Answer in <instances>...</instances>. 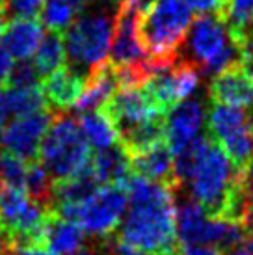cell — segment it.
<instances>
[{"label": "cell", "instance_id": "cell-1", "mask_svg": "<svg viewBox=\"0 0 253 255\" xmlns=\"http://www.w3.org/2000/svg\"><path fill=\"white\" fill-rule=\"evenodd\" d=\"M128 203L114 237L123 244L156 255H179L175 190L168 184L132 175Z\"/></svg>", "mask_w": 253, "mask_h": 255}, {"label": "cell", "instance_id": "cell-2", "mask_svg": "<svg viewBox=\"0 0 253 255\" xmlns=\"http://www.w3.org/2000/svg\"><path fill=\"white\" fill-rule=\"evenodd\" d=\"M192 24V11L183 0H151L141 9L138 37L153 73L175 64Z\"/></svg>", "mask_w": 253, "mask_h": 255}, {"label": "cell", "instance_id": "cell-3", "mask_svg": "<svg viewBox=\"0 0 253 255\" xmlns=\"http://www.w3.org/2000/svg\"><path fill=\"white\" fill-rule=\"evenodd\" d=\"M39 162L49 171L52 183L78 175L90 166L92 153L77 120L67 114L54 116L39 145Z\"/></svg>", "mask_w": 253, "mask_h": 255}, {"label": "cell", "instance_id": "cell-4", "mask_svg": "<svg viewBox=\"0 0 253 255\" xmlns=\"http://www.w3.org/2000/svg\"><path fill=\"white\" fill-rule=\"evenodd\" d=\"M128 203V190L123 184H99L78 205L52 209L62 218L71 220L97 241L112 237L121 224Z\"/></svg>", "mask_w": 253, "mask_h": 255}, {"label": "cell", "instance_id": "cell-5", "mask_svg": "<svg viewBox=\"0 0 253 255\" xmlns=\"http://www.w3.org/2000/svg\"><path fill=\"white\" fill-rule=\"evenodd\" d=\"M190 36H186L188 62L196 65L199 73L216 75L240 64V52L233 41L227 26L218 15H199L190 24Z\"/></svg>", "mask_w": 253, "mask_h": 255}, {"label": "cell", "instance_id": "cell-6", "mask_svg": "<svg viewBox=\"0 0 253 255\" xmlns=\"http://www.w3.org/2000/svg\"><path fill=\"white\" fill-rule=\"evenodd\" d=\"M207 132L237 170H248L253 162V121L244 108L212 103L207 112Z\"/></svg>", "mask_w": 253, "mask_h": 255}, {"label": "cell", "instance_id": "cell-7", "mask_svg": "<svg viewBox=\"0 0 253 255\" xmlns=\"http://www.w3.org/2000/svg\"><path fill=\"white\" fill-rule=\"evenodd\" d=\"M112 24L110 15L103 11L82 15L71 22L63 32L65 54L71 62L88 71L106 62L112 41Z\"/></svg>", "mask_w": 253, "mask_h": 255}, {"label": "cell", "instance_id": "cell-8", "mask_svg": "<svg viewBox=\"0 0 253 255\" xmlns=\"http://www.w3.org/2000/svg\"><path fill=\"white\" fill-rule=\"evenodd\" d=\"M177 241L179 244H214L224 252L235 246L246 235V227L207 216L196 201H183L177 209Z\"/></svg>", "mask_w": 253, "mask_h": 255}, {"label": "cell", "instance_id": "cell-9", "mask_svg": "<svg viewBox=\"0 0 253 255\" xmlns=\"http://www.w3.org/2000/svg\"><path fill=\"white\" fill-rule=\"evenodd\" d=\"M143 7L134 2H120L112 24V41L106 62L114 69L120 67H145L151 75L149 58L138 37V21Z\"/></svg>", "mask_w": 253, "mask_h": 255}, {"label": "cell", "instance_id": "cell-10", "mask_svg": "<svg viewBox=\"0 0 253 255\" xmlns=\"http://www.w3.org/2000/svg\"><path fill=\"white\" fill-rule=\"evenodd\" d=\"M199 75V69L192 62L177 58L175 64L153 73L143 82V88L153 99L158 112L166 116L171 108L196 92Z\"/></svg>", "mask_w": 253, "mask_h": 255}, {"label": "cell", "instance_id": "cell-11", "mask_svg": "<svg viewBox=\"0 0 253 255\" xmlns=\"http://www.w3.org/2000/svg\"><path fill=\"white\" fill-rule=\"evenodd\" d=\"M54 112L41 108L30 114L17 116L0 132V147L21 158L24 162H35L39 158V145Z\"/></svg>", "mask_w": 253, "mask_h": 255}, {"label": "cell", "instance_id": "cell-12", "mask_svg": "<svg viewBox=\"0 0 253 255\" xmlns=\"http://www.w3.org/2000/svg\"><path fill=\"white\" fill-rule=\"evenodd\" d=\"M101 110L112 121L118 134L130 128L136 123H141V121L160 114L143 86L118 88Z\"/></svg>", "mask_w": 253, "mask_h": 255}, {"label": "cell", "instance_id": "cell-13", "mask_svg": "<svg viewBox=\"0 0 253 255\" xmlns=\"http://www.w3.org/2000/svg\"><path fill=\"white\" fill-rule=\"evenodd\" d=\"M203 121L205 107L199 99L181 101L166 114V142L173 155L196 140Z\"/></svg>", "mask_w": 253, "mask_h": 255}, {"label": "cell", "instance_id": "cell-14", "mask_svg": "<svg viewBox=\"0 0 253 255\" xmlns=\"http://www.w3.org/2000/svg\"><path fill=\"white\" fill-rule=\"evenodd\" d=\"M211 103L246 108L253 103V77L246 73L240 64L212 75L209 84Z\"/></svg>", "mask_w": 253, "mask_h": 255}, {"label": "cell", "instance_id": "cell-15", "mask_svg": "<svg viewBox=\"0 0 253 255\" xmlns=\"http://www.w3.org/2000/svg\"><path fill=\"white\" fill-rule=\"evenodd\" d=\"M86 77L88 75L67 65H62L60 69L47 75L41 82V92L45 95L47 107L56 112H65L69 108H75L77 101L84 92Z\"/></svg>", "mask_w": 253, "mask_h": 255}, {"label": "cell", "instance_id": "cell-16", "mask_svg": "<svg viewBox=\"0 0 253 255\" xmlns=\"http://www.w3.org/2000/svg\"><path fill=\"white\" fill-rule=\"evenodd\" d=\"M173 158H175V155L171 153L168 142L162 140V142L143 149L136 155H130V168H132L134 175H138V177L168 184L173 190H177L179 183L175 179Z\"/></svg>", "mask_w": 253, "mask_h": 255}, {"label": "cell", "instance_id": "cell-17", "mask_svg": "<svg viewBox=\"0 0 253 255\" xmlns=\"http://www.w3.org/2000/svg\"><path fill=\"white\" fill-rule=\"evenodd\" d=\"M43 24L34 19H13L7 21L2 34V47L15 60H28L43 39Z\"/></svg>", "mask_w": 253, "mask_h": 255}, {"label": "cell", "instance_id": "cell-18", "mask_svg": "<svg viewBox=\"0 0 253 255\" xmlns=\"http://www.w3.org/2000/svg\"><path fill=\"white\" fill-rule=\"evenodd\" d=\"M93 177L99 184H123L126 186L132 179V168H130V156L126 151L116 143L112 147L97 151V155L90 160Z\"/></svg>", "mask_w": 253, "mask_h": 255}, {"label": "cell", "instance_id": "cell-19", "mask_svg": "<svg viewBox=\"0 0 253 255\" xmlns=\"http://www.w3.org/2000/svg\"><path fill=\"white\" fill-rule=\"evenodd\" d=\"M84 229L78 224L62 218L50 209L45 226L43 250L50 255H69L80 246H84Z\"/></svg>", "mask_w": 253, "mask_h": 255}, {"label": "cell", "instance_id": "cell-20", "mask_svg": "<svg viewBox=\"0 0 253 255\" xmlns=\"http://www.w3.org/2000/svg\"><path fill=\"white\" fill-rule=\"evenodd\" d=\"M118 90V78L116 71L108 62H103L101 65L93 67L88 71L86 77L84 92L77 101L78 112H88V110H101L103 105L110 99V95Z\"/></svg>", "mask_w": 253, "mask_h": 255}, {"label": "cell", "instance_id": "cell-21", "mask_svg": "<svg viewBox=\"0 0 253 255\" xmlns=\"http://www.w3.org/2000/svg\"><path fill=\"white\" fill-rule=\"evenodd\" d=\"M78 114H80L77 120L78 127L82 130L86 142L93 149L103 151L118 143V132L103 110H88Z\"/></svg>", "mask_w": 253, "mask_h": 255}, {"label": "cell", "instance_id": "cell-22", "mask_svg": "<svg viewBox=\"0 0 253 255\" xmlns=\"http://www.w3.org/2000/svg\"><path fill=\"white\" fill-rule=\"evenodd\" d=\"M34 54V65L41 77H47L52 71L60 69L62 65H65L67 54H65V45H63L62 34L49 32L47 36H43L41 43H39V47H37Z\"/></svg>", "mask_w": 253, "mask_h": 255}, {"label": "cell", "instance_id": "cell-23", "mask_svg": "<svg viewBox=\"0 0 253 255\" xmlns=\"http://www.w3.org/2000/svg\"><path fill=\"white\" fill-rule=\"evenodd\" d=\"M224 22L231 37L253 28V0H225Z\"/></svg>", "mask_w": 253, "mask_h": 255}, {"label": "cell", "instance_id": "cell-24", "mask_svg": "<svg viewBox=\"0 0 253 255\" xmlns=\"http://www.w3.org/2000/svg\"><path fill=\"white\" fill-rule=\"evenodd\" d=\"M41 19L45 28L49 32L63 34L69 28L73 19H77V13L73 11L67 0H45L41 9Z\"/></svg>", "mask_w": 253, "mask_h": 255}, {"label": "cell", "instance_id": "cell-25", "mask_svg": "<svg viewBox=\"0 0 253 255\" xmlns=\"http://www.w3.org/2000/svg\"><path fill=\"white\" fill-rule=\"evenodd\" d=\"M41 75L37 73L34 62L21 60L11 67V73L7 77V82L4 86H13V88H30V86H39Z\"/></svg>", "mask_w": 253, "mask_h": 255}, {"label": "cell", "instance_id": "cell-26", "mask_svg": "<svg viewBox=\"0 0 253 255\" xmlns=\"http://www.w3.org/2000/svg\"><path fill=\"white\" fill-rule=\"evenodd\" d=\"M45 0H4L7 17L15 19H34L41 13Z\"/></svg>", "mask_w": 253, "mask_h": 255}, {"label": "cell", "instance_id": "cell-27", "mask_svg": "<svg viewBox=\"0 0 253 255\" xmlns=\"http://www.w3.org/2000/svg\"><path fill=\"white\" fill-rule=\"evenodd\" d=\"M192 13L199 15H218L224 17L225 0H183Z\"/></svg>", "mask_w": 253, "mask_h": 255}, {"label": "cell", "instance_id": "cell-28", "mask_svg": "<svg viewBox=\"0 0 253 255\" xmlns=\"http://www.w3.org/2000/svg\"><path fill=\"white\" fill-rule=\"evenodd\" d=\"M179 255H225L214 244H179Z\"/></svg>", "mask_w": 253, "mask_h": 255}, {"label": "cell", "instance_id": "cell-29", "mask_svg": "<svg viewBox=\"0 0 253 255\" xmlns=\"http://www.w3.org/2000/svg\"><path fill=\"white\" fill-rule=\"evenodd\" d=\"M11 67H13V62H11V56L7 54V50L4 47H0V88L7 82V77L11 73Z\"/></svg>", "mask_w": 253, "mask_h": 255}, {"label": "cell", "instance_id": "cell-30", "mask_svg": "<svg viewBox=\"0 0 253 255\" xmlns=\"http://www.w3.org/2000/svg\"><path fill=\"white\" fill-rule=\"evenodd\" d=\"M0 255H50L39 248H17V246H2Z\"/></svg>", "mask_w": 253, "mask_h": 255}, {"label": "cell", "instance_id": "cell-31", "mask_svg": "<svg viewBox=\"0 0 253 255\" xmlns=\"http://www.w3.org/2000/svg\"><path fill=\"white\" fill-rule=\"evenodd\" d=\"M67 2H69V6L73 7V11H75V13H77V17H78V15L84 11L86 7L92 4L93 0H67Z\"/></svg>", "mask_w": 253, "mask_h": 255}, {"label": "cell", "instance_id": "cell-32", "mask_svg": "<svg viewBox=\"0 0 253 255\" xmlns=\"http://www.w3.org/2000/svg\"><path fill=\"white\" fill-rule=\"evenodd\" d=\"M101 241H105L103 244H105V252H106V255H116V254H114V250L110 248V242H108V239H101ZM97 255H103V250H101V246L97 248Z\"/></svg>", "mask_w": 253, "mask_h": 255}, {"label": "cell", "instance_id": "cell-33", "mask_svg": "<svg viewBox=\"0 0 253 255\" xmlns=\"http://www.w3.org/2000/svg\"><path fill=\"white\" fill-rule=\"evenodd\" d=\"M114 2H118V4H120V2H134V4H138L140 7H145L151 0H114Z\"/></svg>", "mask_w": 253, "mask_h": 255}, {"label": "cell", "instance_id": "cell-34", "mask_svg": "<svg viewBox=\"0 0 253 255\" xmlns=\"http://www.w3.org/2000/svg\"><path fill=\"white\" fill-rule=\"evenodd\" d=\"M252 105H253V103H252ZM252 121H253V108H252Z\"/></svg>", "mask_w": 253, "mask_h": 255}, {"label": "cell", "instance_id": "cell-35", "mask_svg": "<svg viewBox=\"0 0 253 255\" xmlns=\"http://www.w3.org/2000/svg\"><path fill=\"white\" fill-rule=\"evenodd\" d=\"M0 250H2V244H0Z\"/></svg>", "mask_w": 253, "mask_h": 255}]
</instances>
